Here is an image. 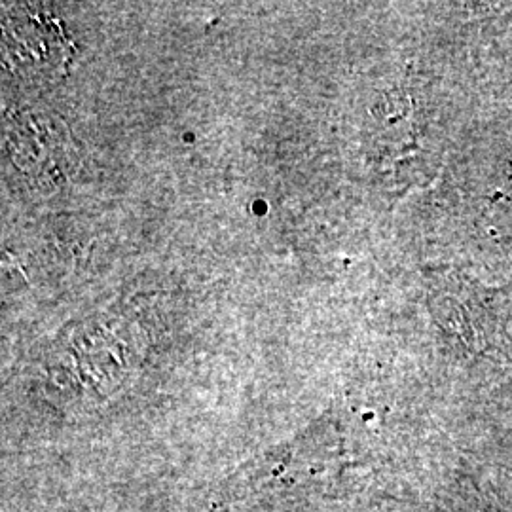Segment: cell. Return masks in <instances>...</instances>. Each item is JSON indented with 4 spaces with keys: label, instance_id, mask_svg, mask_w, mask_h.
Returning a JSON list of instances; mask_svg holds the SVG:
<instances>
[{
    "label": "cell",
    "instance_id": "6da1fadb",
    "mask_svg": "<svg viewBox=\"0 0 512 512\" xmlns=\"http://www.w3.org/2000/svg\"><path fill=\"white\" fill-rule=\"evenodd\" d=\"M4 145L12 165L42 194L69 183L78 164L71 131L48 110L10 112L4 120Z\"/></svg>",
    "mask_w": 512,
    "mask_h": 512
}]
</instances>
